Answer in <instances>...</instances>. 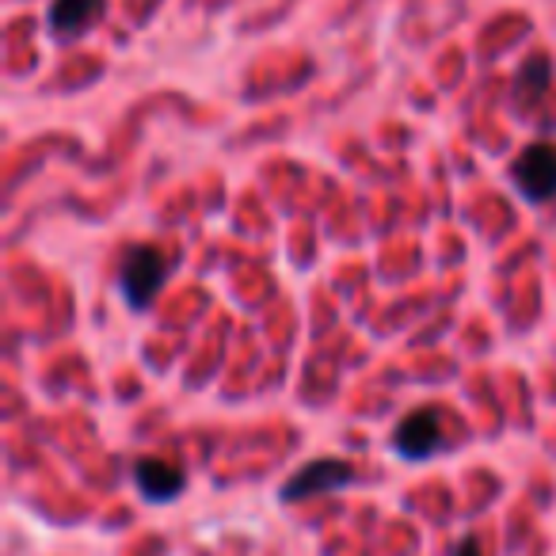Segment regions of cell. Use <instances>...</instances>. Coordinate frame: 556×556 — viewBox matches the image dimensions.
Here are the masks:
<instances>
[{
	"label": "cell",
	"instance_id": "6da1fadb",
	"mask_svg": "<svg viewBox=\"0 0 556 556\" xmlns=\"http://www.w3.org/2000/svg\"><path fill=\"white\" fill-rule=\"evenodd\" d=\"M176 270V260L156 244H130L118 263V290L134 313H146Z\"/></svg>",
	"mask_w": 556,
	"mask_h": 556
},
{
	"label": "cell",
	"instance_id": "7a4b0ae2",
	"mask_svg": "<svg viewBox=\"0 0 556 556\" xmlns=\"http://www.w3.org/2000/svg\"><path fill=\"white\" fill-rule=\"evenodd\" d=\"M358 480L355 465L343 462V457H317V462L302 465L294 477L282 484V503H302V500H317L325 492H340V488H351Z\"/></svg>",
	"mask_w": 556,
	"mask_h": 556
},
{
	"label": "cell",
	"instance_id": "3957f363",
	"mask_svg": "<svg viewBox=\"0 0 556 556\" xmlns=\"http://www.w3.org/2000/svg\"><path fill=\"white\" fill-rule=\"evenodd\" d=\"M510 184L530 202L556 199V141H533L510 164Z\"/></svg>",
	"mask_w": 556,
	"mask_h": 556
},
{
	"label": "cell",
	"instance_id": "277c9868",
	"mask_svg": "<svg viewBox=\"0 0 556 556\" xmlns=\"http://www.w3.org/2000/svg\"><path fill=\"white\" fill-rule=\"evenodd\" d=\"M442 446V412L439 408H416L396 424L393 450L408 462H427Z\"/></svg>",
	"mask_w": 556,
	"mask_h": 556
},
{
	"label": "cell",
	"instance_id": "5b68a950",
	"mask_svg": "<svg viewBox=\"0 0 556 556\" xmlns=\"http://www.w3.org/2000/svg\"><path fill=\"white\" fill-rule=\"evenodd\" d=\"M134 484H138V492L146 495V500L168 503L184 492L187 477L172 462H164V457H138V462H134Z\"/></svg>",
	"mask_w": 556,
	"mask_h": 556
},
{
	"label": "cell",
	"instance_id": "8992f818",
	"mask_svg": "<svg viewBox=\"0 0 556 556\" xmlns=\"http://www.w3.org/2000/svg\"><path fill=\"white\" fill-rule=\"evenodd\" d=\"M103 9H108V0H54L47 16L50 31L58 39H77V35L88 31V24L103 16Z\"/></svg>",
	"mask_w": 556,
	"mask_h": 556
},
{
	"label": "cell",
	"instance_id": "52a82bcc",
	"mask_svg": "<svg viewBox=\"0 0 556 556\" xmlns=\"http://www.w3.org/2000/svg\"><path fill=\"white\" fill-rule=\"evenodd\" d=\"M548 80H553V62H548L545 54L526 58V65L518 70V80H515V96L522 103H533L538 96H545Z\"/></svg>",
	"mask_w": 556,
	"mask_h": 556
},
{
	"label": "cell",
	"instance_id": "ba28073f",
	"mask_svg": "<svg viewBox=\"0 0 556 556\" xmlns=\"http://www.w3.org/2000/svg\"><path fill=\"white\" fill-rule=\"evenodd\" d=\"M454 556H484V553H480V541L477 538H465L462 545H457Z\"/></svg>",
	"mask_w": 556,
	"mask_h": 556
}]
</instances>
